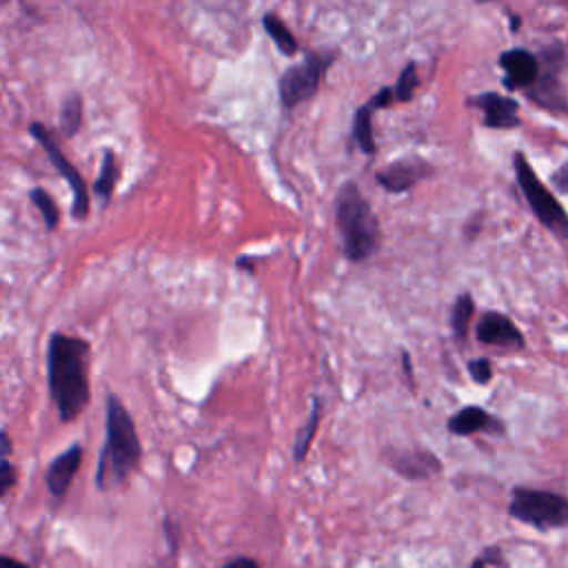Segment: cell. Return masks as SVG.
<instances>
[{"label": "cell", "instance_id": "obj_9", "mask_svg": "<svg viewBox=\"0 0 568 568\" xmlns=\"http://www.w3.org/2000/svg\"><path fill=\"white\" fill-rule=\"evenodd\" d=\"M386 466L408 481H424L442 473V462L428 448H390L384 453Z\"/></svg>", "mask_w": 568, "mask_h": 568}, {"label": "cell", "instance_id": "obj_23", "mask_svg": "<svg viewBox=\"0 0 568 568\" xmlns=\"http://www.w3.org/2000/svg\"><path fill=\"white\" fill-rule=\"evenodd\" d=\"M417 87H419L417 64H415V62H408V64L402 69V73H399V78H397V82H395V100H397V102H408V100L413 98V93H415Z\"/></svg>", "mask_w": 568, "mask_h": 568}, {"label": "cell", "instance_id": "obj_30", "mask_svg": "<svg viewBox=\"0 0 568 568\" xmlns=\"http://www.w3.org/2000/svg\"><path fill=\"white\" fill-rule=\"evenodd\" d=\"M222 568H260V564L248 555H235V557H229L222 564Z\"/></svg>", "mask_w": 568, "mask_h": 568}, {"label": "cell", "instance_id": "obj_7", "mask_svg": "<svg viewBox=\"0 0 568 568\" xmlns=\"http://www.w3.org/2000/svg\"><path fill=\"white\" fill-rule=\"evenodd\" d=\"M539 62H541V73L539 80L524 91V95L539 109L555 113V115H566L568 113V93L564 87V71L568 67V53L561 42H550L539 51Z\"/></svg>", "mask_w": 568, "mask_h": 568}, {"label": "cell", "instance_id": "obj_25", "mask_svg": "<svg viewBox=\"0 0 568 568\" xmlns=\"http://www.w3.org/2000/svg\"><path fill=\"white\" fill-rule=\"evenodd\" d=\"M468 375L475 384L484 386L493 379V364L488 357H475L468 362Z\"/></svg>", "mask_w": 568, "mask_h": 568}, {"label": "cell", "instance_id": "obj_5", "mask_svg": "<svg viewBox=\"0 0 568 568\" xmlns=\"http://www.w3.org/2000/svg\"><path fill=\"white\" fill-rule=\"evenodd\" d=\"M508 515L535 530H557L568 526V499L552 490L515 486L510 490Z\"/></svg>", "mask_w": 568, "mask_h": 568}, {"label": "cell", "instance_id": "obj_34", "mask_svg": "<svg viewBox=\"0 0 568 568\" xmlns=\"http://www.w3.org/2000/svg\"><path fill=\"white\" fill-rule=\"evenodd\" d=\"M519 27H521V18L515 16V13H510V31H517Z\"/></svg>", "mask_w": 568, "mask_h": 568}, {"label": "cell", "instance_id": "obj_18", "mask_svg": "<svg viewBox=\"0 0 568 568\" xmlns=\"http://www.w3.org/2000/svg\"><path fill=\"white\" fill-rule=\"evenodd\" d=\"M262 27H264V31L271 36L273 44H275L284 55H295V53H297L300 44H297L293 31L284 24V20H282L277 13H273V11L264 13V16H262Z\"/></svg>", "mask_w": 568, "mask_h": 568}, {"label": "cell", "instance_id": "obj_16", "mask_svg": "<svg viewBox=\"0 0 568 568\" xmlns=\"http://www.w3.org/2000/svg\"><path fill=\"white\" fill-rule=\"evenodd\" d=\"M373 104L366 102L362 104L355 113H353V126H351V135L353 142L357 144V149L366 155L375 153V140H373Z\"/></svg>", "mask_w": 568, "mask_h": 568}, {"label": "cell", "instance_id": "obj_1", "mask_svg": "<svg viewBox=\"0 0 568 568\" xmlns=\"http://www.w3.org/2000/svg\"><path fill=\"white\" fill-rule=\"evenodd\" d=\"M89 342L67 333H51L47 346V382L60 422H73L89 404Z\"/></svg>", "mask_w": 568, "mask_h": 568}, {"label": "cell", "instance_id": "obj_2", "mask_svg": "<svg viewBox=\"0 0 568 568\" xmlns=\"http://www.w3.org/2000/svg\"><path fill=\"white\" fill-rule=\"evenodd\" d=\"M142 459V444L131 413L115 393L106 395V439L98 457L95 486L113 490L129 481Z\"/></svg>", "mask_w": 568, "mask_h": 568}, {"label": "cell", "instance_id": "obj_15", "mask_svg": "<svg viewBox=\"0 0 568 568\" xmlns=\"http://www.w3.org/2000/svg\"><path fill=\"white\" fill-rule=\"evenodd\" d=\"M446 428H448V433L459 435V437H468V435H475V433H495V435L506 433V424L499 417L490 415L481 406L459 408L455 415L448 417Z\"/></svg>", "mask_w": 568, "mask_h": 568}, {"label": "cell", "instance_id": "obj_31", "mask_svg": "<svg viewBox=\"0 0 568 568\" xmlns=\"http://www.w3.org/2000/svg\"><path fill=\"white\" fill-rule=\"evenodd\" d=\"M0 568H31V566L11 555H0Z\"/></svg>", "mask_w": 568, "mask_h": 568}, {"label": "cell", "instance_id": "obj_32", "mask_svg": "<svg viewBox=\"0 0 568 568\" xmlns=\"http://www.w3.org/2000/svg\"><path fill=\"white\" fill-rule=\"evenodd\" d=\"M402 364H404V373H406V377L413 382V364H410V355L404 351L402 353Z\"/></svg>", "mask_w": 568, "mask_h": 568}, {"label": "cell", "instance_id": "obj_10", "mask_svg": "<svg viewBox=\"0 0 568 568\" xmlns=\"http://www.w3.org/2000/svg\"><path fill=\"white\" fill-rule=\"evenodd\" d=\"M499 67L504 69L501 84L506 87V91H528L541 73L539 55L524 47L506 49L499 55Z\"/></svg>", "mask_w": 568, "mask_h": 568}, {"label": "cell", "instance_id": "obj_13", "mask_svg": "<svg viewBox=\"0 0 568 568\" xmlns=\"http://www.w3.org/2000/svg\"><path fill=\"white\" fill-rule=\"evenodd\" d=\"M475 335L481 344L497 346V348H510V351H521L526 346L524 333L519 326L504 313L488 311L479 317L475 326Z\"/></svg>", "mask_w": 568, "mask_h": 568}, {"label": "cell", "instance_id": "obj_24", "mask_svg": "<svg viewBox=\"0 0 568 568\" xmlns=\"http://www.w3.org/2000/svg\"><path fill=\"white\" fill-rule=\"evenodd\" d=\"M468 568H508V561L501 546L493 544V546H486L479 555H475Z\"/></svg>", "mask_w": 568, "mask_h": 568}, {"label": "cell", "instance_id": "obj_14", "mask_svg": "<svg viewBox=\"0 0 568 568\" xmlns=\"http://www.w3.org/2000/svg\"><path fill=\"white\" fill-rule=\"evenodd\" d=\"M80 464H82V446L80 444H71L67 450H62L60 455H55L51 459V464L47 466V473H44V484H47V490L51 493V497L62 499L69 493Z\"/></svg>", "mask_w": 568, "mask_h": 568}, {"label": "cell", "instance_id": "obj_21", "mask_svg": "<svg viewBox=\"0 0 568 568\" xmlns=\"http://www.w3.org/2000/svg\"><path fill=\"white\" fill-rule=\"evenodd\" d=\"M82 124V98L80 93H69L60 106V131L64 138L78 133Z\"/></svg>", "mask_w": 568, "mask_h": 568}, {"label": "cell", "instance_id": "obj_27", "mask_svg": "<svg viewBox=\"0 0 568 568\" xmlns=\"http://www.w3.org/2000/svg\"><path fill=\"white\" fill-rule=\"evenodd\" d=\"M162 535H164V541H166V548L171 555H175L178 546H180V526L166 515L162 519Z\"/></svg>", "mask_w": 568, "mask_h": 568}, {"label": "cell", "instance_id": "obj_33", "mask_svg": "<svg viewBox=\"0 0 568 568\" xmlns=\"http://www.w3.org/2000/svg\"><path fill=\"white\" fill-rule=\"evenodd\" d=\"M0 439H2V457H9V455H11V439H9V433L2 430V433H0Z\"/></svg>", "mask_w": 568, "mask_h": 568}, {"label": "cell", "instance_id": "obj_28", "mask_svg": "<svg viewBox=\"0 0 568 568\" xmlns=\"http://www.w3.org/2000/svg\"><path fill=\"white\" fill-rule=\"evenodd\" d=\"M550 186H552L557 193L568 195V160H566L559 169H555V171L550 173Z\"/></svg>", "mask_w": 568, "mask_h": 568}, {"label": "cell", "instance_id": "obj_12", "mask_svg": "<svg viewBox=\"0 0 568 568\" xmlns=\"http://www.w3.org/2000/svg\"><path fill=\"white\" fill-rule=\"evenodd\" d=\"M468 104L481 111V115H484L481 122L488 129L506 131V129H517L521 124L519 102L508 95H501L497 91L477 93V95L468 98Z\"/></svg>", "mask_w": 568, "mask_h": 568}, {"label": "cell", "instance_id": "obj_26", "mask_svg": "<svg viewBox=\"0 0 568 568\" xmlns=\"http://www.w3.org/2000/svg\"><path fill=\"white\" fill-rule=\"evenodd\" d=\"M16 481H18L16 466L9 462V457H2V464H0V497H7V493L16 486Z\"/></svg>", "mask_w": 568, "mask_h": 568}, {"label": "cell", "instance_id": "obj_19", "mask_svg": "<svg viewBox=\"0 0 568 568\" xmlns=\"http://www.w3.org/2000/svg\"><path fill=\"white\" fill-rule=\"evenodd\" d=\"M115 182H118V164H115V155L111 149L104 151L102 155V166H100V173L93 182V193L100 197L102 206L109 204L111 195H113V189H115Z\"/></svg>", "mask_w": 568, "mask_h": 568}, {"label": "cell", "instance_id": "obj_4", "mask_svg": "<svg viewBox=\"0 0 568 568\" xmlns=\"http://www.w3.org/2000/svg\"><path fill=\"white\" fill-rule=\"evenodd\" d=\"M513 169L517 178V186L524 193V200L528 202L532 215L541 226H546L555 237L568 240V213L564 204L552 195V191L539 180L537 171L528 162L526 153L515 151L513 153Z\"/></svg>", "mask_w": 568, "mask_h": 568}, {"label": "cell", "instance_id": "obj_20", "mask_svg": "<svg viewBox=\"0 0 568 568\" xmlns=\"http://www.w3.org/2000/svg\"><path fill=\"white\" fill-rule=\"evenodd\" d=\"M475 313V300L470 293H459L453 311H450V328L457 342H464L468 335V326H470V317Z\"/></svg>", "mask_w": 568, "mask_h": 568}, {"label": "cell", "instance_id": "obj_11", "mask_svg": "<svg viewBox=\"0 0 568 568\" xmlns=\"http://www.w3.org/2000/svg\"><path fill=\"white\" fill-rule=\"evenodd\" d=\"M430 173H433V166L428 160H424L419 155H406V158H399L393 164L379 169L375 173V180L388 193H404Z\"/></svg>", "mask_w": 568, "mask_h": 568}, {"label": "cell", "instance_id": "obj_3", "mask_svg": "<svg viewBox=\"0 0 568 568\" xmlns=\"http://www.w3.org/2000/svg\"><path fill=\"white\" fill-rule=\"evenodd\" d=\"M335 222L342 237L344 255L353 262L371 257L379 242V222L359 191L357 182L348 180L337 189Z\"/></svg>", "mask_w": 568, "mask_h": 568}, {"label": "cell", "instance_id": "obj_22", "mask_svg": "<svg viewBox=\"0 0 568 568\" xmlns=\"http://www.w3.org/2000/svg\"><path fill=\"white\" fill-rule=\"evenodd\" d=\"M29 197H31V202L36 204V209L40 211V215H42V220H44V226H47L49 231H53V229L58 226V206H55L53 197L49 195V191L42 189V186H33V189L29 191Z\"/></svg>", "mask_w": 568, "mask_h": 568}, {"label": "cell", "instance_id": "obj_8", "mask_svg": "<svg viewBox=\"0 0 568 568\" xmlns=\"http://www.w3.org/2000/svg\"><path fill=\"white\" fill-rule=\"evenodd\" d=\"M29 133L36 138V142H40V146L44 149L49 162L58 169V173L67 180V184L71 186L73 193V204H71V215L75 220H87L89 215V186L84 184L80 171L71 164V160H67V155L60 151V146L55 144L51 131L42 124V122H31L29 124Z\"/></svg>", "mask_w": 568, "mask_h": 568}, {"label": "cell", "instance_id": "obj_6", "mask_svg": "<svg viewBox=\"0 0 568 568\" xmlns=\"http://www.w3.org/2000/svg\"><path fill=\"white\" fill-rule=\"evenodd\" d=\"M335 60H337L335 49L308 51L300 64L288 67L277 80V93H280L282 109L293 111L297 104L311 100L317 93L326 71L331 69V64Z\"/></svg>", "mask_w": 568, "mask_h": 568}, {"label": "cell", "instance_id": "obj_17", "mask_svg": "<svg viewBox=\"0 0 568 568\" xmlns=\"http://www.w3.org/2000/svg\"><path fill=\"white\" fill-rule=\"evenodd\" d=\"M320 415H322V402H320V397H313V406L308 410V417L302 424V428L297 430V437L293 442V462L295 464H302L306 459L311 442H313V437L317 433V426H320Z\"/></svg>", "mask_w": 568, "mask_h": 568}, {"label": "cell", "instance_id": "obj_29", "mask_svg": "<svg viewBox=\"0 0 568 568\" xmlns=\"http://www.w3.org/2000/svg\"><path fill=\"white\" fill-rule=\"evenodd\" d=\"M371 104H373V109L377 111V109H386V106H390L393 102H397L395 100V87H382L371 100H368Z\"/></svg>", "mask_w": 568, "mask_h": 568}]
</instances>
